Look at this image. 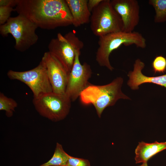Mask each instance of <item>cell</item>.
I'll return each instance as SVG.
<instances>
[{"instance_id":"44dd1931","label":"cell","mask_w":166,"mask_h":166,"mask_svg":"<svg viewBox=\"0 0 166 166\" xmlns=\"http://www.w3.org/2000/svg\"><path fill=\"white\" fill-rule=\"evenodd\" d=\"M102 0H88V6L89 11L91 13L93 10L97 6Z\"/></svg>"},{"instance_id":"7402d4cb","label":"cell","mask_w":166,"mask_h":166,"mask_svg":"<svg viewBox=\"0 0 166 166\" xmlns=\"http://www.w3.org/2000/svg\"><path fill=\"white\" fill-rule=\"evenodd\" d=\"M148 166L147 163H143V164L139 166Z\"/></svg>"},{"instance_id":"4fadbf2b","label":"cell","mask_w":166,"mask_h":166,"mask_svg":"<svg viewBox=\"0 0 166 166\" xmlns=\"http://www.w3.org/2000/svg\"><path fill=\"white\" fill-rule=\"evenodd\" d=\"M73 18V24L77 27L89 23L91 12L88 6L87 0H66Z\"/></svg>"},{"instance_id":"ba28073f","label":"cell","mask_w":166,"mask_h":166,"mask_svg":"<svg viewBox=\"0 0 166 166\" xmlns=\"http://www.w3.org/2000/svg\"><path fill=\"white\" fill-rule=\"evenodd\" d=\"M7 75L11 80L19 81L26 85L32 92L34 98L53 92L45 67L42 61L32 69L21 72L10 70Z\"/></svg>"},{"instance_id":"30bf717a","label":"cell","mask_w":166,"mask_h":166,"mask_svg":"<svg viewBox=\"0 0 166 166\" xmlns=\"http://www.w3.org/2000/svg\"><path fill=\"white\" fill-rule=\"evenodd\" d=\"M46 68L53 92L65 94L69 73L58 60L49 51L44 53L42 60Z\"/></svg>"},{"instance_id":"6da1fadb","label":"cell","mask_w":166,"mask_h":166,"mask_svg":"<svg viewBox=\"0 0 166 166\" xmlns=\"http://www.w3.org/2000/svg\"><path fill=\"white\" fill-rule=\"evenodd\" d=\"M14 9L42 29L51 30L73 24L66 0H18Z\"/></svg>"},{"instance_id":"8fae6325","label":"cell","mask_w":166,"mask_h":166,"mask_svg":"<svg viewBox=\"0 0 166 166\" xmlns=\"http://www.w3.org/2000/svg\"><path fill=\"white\" fill-rule=\"evenodd\" d=\"M111 4L120 16L123 23L122 31H133L140 20V7L136 0H112Z\"/></svg>"},{"instance_id":"d6986e66","label":"cell","mask_w":166,"mask_h":166,"mask_svg":"<svg viewBox=\"0 0 166 166\" xmlns=\"http://www.w3.org/2000/svg\"><path fill=\"white\" fill-rule=\"evenodd\" d=\"M152 66L155 73H164L166 70V58L162 56L156 57L152 62Z\"/></svg>"},{"instance_id":"7a4b0ae2","label":"cell","mask_w":166,"mask_h":166,"mask_svg":"<svg viewBox=\"0 0 166 166\" xmlns=\"http://www.w3.org/2000/svg\"><path fill=\"white\" fill-rule=\"evenodd\" d=\"M123 79L117 77L111 82L98 85L90 84L81 93V102L86 105L92 104L95 108L99 117L106 107L114 105L120 99L130 98L122 92Z\"/></svg>"},{"instance_id":"5b68a950","label":"cell","mask_w":166,"mask_h":166,"mask_svg":"<svg viewBox=\"0 0 166 166\" xmlns=\"http://www.w3.org/2000/svg\"><path fill=\"white\" fill-rule=\"evenodd\" d=\"M90 18L91 29L99 37L122 31V19L113 7L110 0H102L92 11Z\"/></svg>"},{"instance_id":"9c48e42d","label":"cell","mask_w":166,"mask_h":166,"mask_svg":"<svg viewBox=\"0 0 166 166\" xmlns=\"http://www.w3.org/2000/svg\"><path fill=\"white\" fill-rule=\"evenodd\" d=\"M80 50L76 52L74 63L69 74L65 94L72 101H76L82 92L90 85L89 80L92 71L90 65L86 62L81 64L79 60Z\"/></svg>"},{"instance_id":"ac0fdd59","label":"cell","mask_w":166,"mask_h":166,"mask_svg":"<svg viewBox=\"0 0 166 166\" xmlns=\"http://www.w3.org/2000/svg\"><path fill=\"white\" fill-rule=\"evenodd\" d=\"M18 104L13 99L7 97L2 93H0V110L5 111L8 117H12Z\"/></svg>"},{"instance_id":"52a82bcc","label":"cell","mask_w":166,"mask_h":166,"mask_svg":"<svg viewBox=\"0 0 166 166\" xmlns=\"http://www.w3.org/2000/svg\"><path fill=\"white\" fill-rule=\"evenodd\" d=\"M84 46L83 42L77 36L75 32L71 31L63 35L57 34L48 46L49 52L61 64L69 74L73 65L76 52Z\"/></svg>"},{"instance_id":"ffe728a7","label":"cell","mask_w":166,"mask_h":166,"mask_svg":"<svg viewBox=\"0 0 166 166\" xmlns=\"http://www.w3.org/2000/svg\"><path fill=\"white\" fill-rule=\"evenodd\" d=\"M66 166H90L89 160L69 156Z\"/></svg>"},{"instance_id":"e0dca14e","label":"cell","mask_w":166,"mask_h":166,"mask_svg":"<svg viewBox=\"0 0 166 166\" xmlns=\"http://www.w3.org/2000/svg\"><path fill=\"white\" fill-rule=\"evenodd\" d=\"M18 0H0V24H5L10 18L11 12L14 10L13 7L16 6Z\"/></svg>"},{"instance_id":"277c9868","label":"cell","mask_w":166,"mask_h":166,"mask_svg":"<svg viewBox=\"0 0 166 166\" xmlns=\"http://www.w3.org/2000/svg\"><path fill=\"white\" fill-rule=\"evenodd\" d=\"M38 28L26 18L18 14L10 17L5 24L0 25V32L3 36L11 34L15 39V49L24 52L37 42L38 37L36 30Z\"/></svg>"},{"instance_id":"5bb4252c","label":"cell","mask_w":166,"mask_h":166,"mask_svg":"<svg viewBox=\"0 0 166 166\" xmlns=\"http://www.w3.org/2000/svg\"><path fill=\"white\" fill-rule=\"evenodd\" d=\"M165 149H166V142H140L135 150L136 163H147L153 156Z\"/></svg>"},{"instance_id":"7c38bea8","label":"cell","mask_w":166,"mask_h":166,"mask_svg":"<svg viewBox=\"0 0 166 166\" xmlns=\"http://www.w3.org/2000/svg\"><path fill=\"white\" fill-rule=\"evenodd\" d=\"M144 64L137 59L134 64L133 71L128 74L129 77L127 84L132 90L137 89L139 86L145 83H152L166 88V74L156 77H148L143 74L142 70L144 68Z\"/></svg>"},{"instance_id":"2e32d148","label":"cell","mask_w":166,"mask_h":166,"mask_svg":"<svg viewBox=\"0 0 166 166\" xmlns=\"http://www.w3.org/2000/svg\"><path fill=\"white\" fill-rule=\"evenodd\" d=\"M148 4L154 8L155 12L154 22L162 23L166 21V0H149Z\"/></svg>"},{"instance_id":"3957f363","label":"cell","mask_w":166,"mask_h":166,"mask_svg":"<svg viewBox=\"0 0 166 166\" xmlns=\"http://www.w3.org/2000/svg\"><path fill=\"white\" fill-rule=\"evenodd\" d=\"M99 46L96 54V60L100 66L105 67L111 71L114 68L110 64L109 57L112 52L123 44L135 45L144 49L146 46V40L140 33H127L120 31L111 33L99 37Z\"/></svg>"},{"instance_id":"8992f818","label":"cell","mask_w":166,"mask_h":166,"mask_svg":"<svg viewBox=\"0 0 166 166\" xmlns=\"http://www.w3.org/2000/svg\"><path fill=\"white\" fill-rule=\"evenodd\" d=\"M72 101L66 94L53 92L34 98L35 108L42 116L54 122L61 121L68 114Z\"/></svg>"},{"instance_id":"9a60e30c","label":"cell","mask_w":166,"mask_h":166,"mask_svg":"<svg viewBox=\"0 0 166 166\" xmlns=\"http://www.w3.org/2000/svg\"><path fill=\"white\" fill-rule=\"evenodd\" d=\"M69 156L64 151L61 145L57 143L51 158L39 166H66Z\"/></svg>"}]
</instances>
